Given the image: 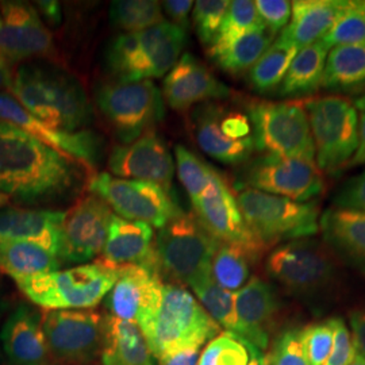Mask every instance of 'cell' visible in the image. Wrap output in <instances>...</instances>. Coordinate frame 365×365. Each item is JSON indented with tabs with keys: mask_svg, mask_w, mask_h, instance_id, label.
Returning <instances> with one entry per match:
<instances>
[{
	"mask_svg": "<svg viewBox=\"0 0 365 365\" xmlns=\"http://www.w3.org/2000/svg\"><path fill=\"white\" fill-rule=\"evenodd\" d=\"M269 365H309L300 342L299 329L289 327L274 337L268 353Z\"/></svg>",
	"mask_w": 365,
	"mask_h": 365,
	"instance_id": "cell-45",
	"label": "cell"
},
{
	"mask_svg": "<svg viewBox=\"0 0 365 365\" xmlns=\"http://www.w3.org/2000/svg\"><path fill=\"white\" fill-rule=\"evenodd\" d=\"M0 119L37 138L54 150L78 158L84 164H95L101 155V140L92 131H69L53 129L29 113L11 93L0 92Z\"/></svg>",
	"mask_w": 365,
	"mask_h": 365,
	"instance_id": "cell-17",
	"label": "cell"
},
{
	"mask_svg": "<svg viewBox=\"0 0 365 365\" xmlns=\"http://www.w3.org/2000/svg\"><path fill=\"white\" fill-rule=\"evenodd\" d=\"M0 345L11 365H54L42 329V312L19 303L0 329Z\"/></svg>",
	"mask_w": 365,
	"mask_h": 365,
	"instance_id": "cell-20",
	"label": "cell"
},
{
	"mask_svg": "<svg viewBox=\"0 0 365 365\" xmlns=\"http://www.w3.org/2000/svg\"><path fill=\"white\" fill-rule=\"evenodd\" d=\"M168 15L170 24L180 27L187 31L190 26V11L194 7V1L191 0H167L161 6Z\"/></svg>",
	"mask_w": 365,
	"mask_h": 365,
	"instance_id": "cell-49",
	"label": "cell"
},
{
	"mask_svg": "<svg viewBox=\"0 0 365 365\" xmlns=\"http://www.w3.org/2000/svg\"><path fill=\"white\" fill-rule=\"evenodd\" d=\"M319 230L329 249L365 276V214L330 207L321 214Z\"/></svg>",
	"mask_w": 365,
	"mask_h": 365,
	"instance_id": "cell-26",
	"label": "cell"
},
{
	"mask_svg": "<svg viewBox=\"0 0 365 365\" xmlns=\"http://www.w3.org/2000/svg\"><path fill=\"white\" fill-rule=\"evenodd\" d=\"M164 280L156 268L128 265L118 269L114 287L106 297L111 315L140 325L156 310Z\"/></svg>",
	"mask_w": 365,
	"mask_h": 365,
	"instance_id": "cell-18",
	"label": "cell"
},
{
	"mask_svg": "<svg viewBox=\"0 0 365 365\" xmlns=\"http://www.w3.org/2000/svg\"><path fill=\"white\" fill-rule=\"evenodd\" d=\"M140 54V33H123L113 39L106 53L110 72L119 81H129Z\"/></svg>",
	"mask_w": 365,
	"mask_h": 365,
	"instance_id": "cell-42",
	"label": "cell"
},
{
	"mask_svg": "<svg viewBox=\"0 0 365 365\" xmlns=\"http://www.w3.org/2000/svg\"><path fill=\"white\" fill-rule=\"evenodd\" d=\"M365 165V113L359 114V144L346 168Z\"/></svg>",
	"mask_w": 365,
	"mask_h": 365,
	"instance_id": "cell-52",
	"label": "cell"
},
{
	"mask_svg": "<svg viewBox=\"0 0 365 365\" xmlns=\"http://www.w3.org/2000/svg\"><path fill=\"white\" fill-rule=\"evenodd\" d=\"M187 31L168 21L140 31V54L129 81L161 78L179 61Z\"/></svg>",
	"mask_w": 365,
	"mask_h": 365,
	"instance_id": "cell-23",
	"label": "cell"
},
{
	"mask_svg": "<svg viewBox=\"0 0 365 365\" xmlns=\"http://www.w3.org/2000/svg\"><path fill=\"white\" fill-rule=\"evenodd\" d=\"M220 242L197 221L182 212L163 226L155 238L157 269L168 283L192 287L211 277V260Z\"/></svg>",
	"mask_w": 365,
	"mask_h": 365,
	"instance_id": "cell-4",
	"label": "cell"
},
{
	"mask_svg": "<svg viewBox=\"0 0 365 365\" xmlns=\"http://www.w3.org/2000/svg\"><path fill=\"white\" fill-rule=\"evenodd\" d=\"M61 261L38 245L0 238V269L14 280L58 271Z\"/></svg>",
	"mask_w": 365,
	"mask_h": 365,
	"instance_id": "cell-32",
	"label": "cell"
},
{
	"mask_svg": "<svg viewBox=\"0 0 365 365\" xmlns=\"http://www.w3.org/2000/svg\"><path fill=\"white\" fill-rule=\"evenodd\" d=\"M331 202L333 207L365 214V170L344 182Z\"/></svg>",
	"mask_w": 365,
	"mask_h": 365,
	"instance_id": "cell-47",
	"label": "cell"
},
{
	"mask_svg": "<svg viewBox=\"0 0 365 365\" xmlns=\"http://www.w3.org/2000/svg\"><path fill=\"white\" fill-rule=\"evenodd\" d=\"M218 103L207 102L199 106L192 115V128L199 148L214 160L227 165L247 163L255 152L253 137L242 141L227 138L220 128Z\"/></svg>",
	"mask_w": 365,
	"mask_h": 365,
	"instance_id": "cell-28",
	"label": "cell"
},
{
	"mask_svg": "<svg viewBox=\"0 0 365 365\" xmlns=\"http://www.w3.org/2000/svg\"><path fill=\"white\" fill-rule=\"evenodd\" d=\"M3 274V272H1V269H0V274Z\"/></svg>",
	"mask_w": 365,
	"mask_h": 365,
	"instance_id": "cell-62",
	"label": "cell"
},
{
	"mask_svg": "<svg viewBox=\"0 0 365 365\" xmlns=\"http://www.w3.org/2000/svg\"><path fill=\"white\" fill-rule=\"evenodd\" d=\"M10 298L7 294V289L4 287V284L0 282V321L4 318V315L9 312L10 309Z\"/></svg>",
	"mask_w": 365,
	"mask_h": 365,
	"instance_id": "cell-56",
	"label": "cell"
},
{
	"mask_svg": "<svg viewBox=\"0 0 365 365\" xmlns=\"http://www.w3.org/2000/svg\"><path fill=\"white\" fill-rule=\"evenodd\" d=\"M353 105H354L357 110H360L361 113L363 111L365 113V93L360 95L359 98H356V101H353Z\"/></svg>",
	"mask_w": 365,
	"mask_h": 365,
	"instance_id": "cell-57",
	"label": "cell"
},
{
	"mask_svg": "<svg viewBox=\"0 0 365 365\" xmlns=\"http://www.w3.org/2000/svg\"><path fill=\"white\" fill-rule=\"evenodd\" d=\"M175 157L178 164L179 180L191 197V202L195 203L197 199H200L207 192L218 172L212 170L184 145L175 146Z\"/></svg>",
	"mask_w": 365,
	"mask_h": 365,
	"instance_id": "cell-39",
	"label": "cell"
},
{
	"mask_svg": "<svg viewBox=\"0 0 365 365\" xmlns=\"http://www.w3.org/2000/svg\"><path fill=\"white\" fill-rule=\"evenodd\" d=\"M230 88L191 53H184L163 81V96L176 111L225 99L230 96Z\"/></svg>",
	"mask_w": 365,
	"mask_h": 365,
	"instance_id": "cell-21",
	"label": "cell"
},
{
	"mask_svg": "<svg viewBox=\"0 0 365 365\" xmlns=\"http://www.w3.org/2000/svg\"><path fill=\"white\" fill-rule=\"evenodd\" d=\"M255 262L247 250L220 242L211 260V279L223 289L237 292L248 283Z\"/></svg>",
	"mask_w": 365,
	"mask_h": 365,
	"instance_id": "cell-35",
	"label": "cell"
},
{
	"mask_svg": "<svg viewBox=\"0 0 365 365\" xmlns=\"http://www.w3.org/2000/svg\"><path fill=\"white\" fill-rule=\"evenodd\" d=\"M298 49L276 37L260 60L249 71V84L259 93L277 91Z\"/></svg>",
	"mask_w": 365,
	"mask_h": 365,
	"instance_id": "cell-34",
	"label": "cell"
},
{
	"mask_svg": "<svg viewBox=\"0 0 365 365\" xmlns=\"http://www.w3.org/2000/svg\"><path fill=\"white\" fill-rule=\"evenodd\" d=\"M96 260L117 271L128 265H144L157 269L152 226L113 215L105 248Z\"/></svg>",
	"mask_w": 365,
	"mask_h": 365,
	"instance_id": "cell-22",
	"label": "cell"
},
{
	"mask_svg": "<svg viewBox=\"0 0 365 365\" xmlns=\"http://www.w3.org/2000/svg\"><path fill=\"white\" fill-rule=\"evenodd\" d=\"M349 324L352 329L351 333L356 351L365 357V307L353 310L349 314Z\"/></svg>",
	"mask_w": 365,
	"mask_h": 365,
	"instance_id": "cell-50",
	"label": "cell"
},
{
	"mask_svg": "<svg viewBox=\"0 0 365 365\" xmlns=\"http://www.w3.org/2000/svg\"><path fill=\"white\" fill-rule=\"evenodd\" d=\"M265 271L288 295L310 304L327 302L339 288L334 253L312 238L276 247L267 257Z\"/></svg>",
	"mask_w": 365,
	"mask_h": 365,
	"instance_id": "cell-3",
	"label": "cell"
},
{
	"mask_svg": "<svg viewBox=\"0 0 365 365\" xmlns=\"http://www.w3.org/2000/svg\"><path fill=\"white\" fill-rule=\"evenodd\" d=\"M257 13L265 26L279 34L287 26L292 11V1L287 0H257L255 1Z\"/></svg>",
	"mask_w": 365,
	"mask_h": 365,
	"instance_id": "cell-48",
	"label": "cell"
},
{
	"mask_svg": "<svg viewBox=\"0 0 365 365\" xmlns=\"http://www.w3.org/2000/svg\"><path fill=\"white\" fill-rule=\"evenodd\" d=\"M9 200H10V197L7 195H4V194H1L0 192V209H3L7 203H9Z\"/></svg>",
	"mask_w": 365,
	"mask_h": 365,
	"instance_id": "cell-59",
	"label": "cell"
},
{
	"mask_svg": "<svg viewBox=\"0 0 365 365\" xmlns=\"http://www.w3.org/2000/svg\"><path fill=\"white\" fill-rule=\"evenodd\" d=\"M96 105L125 144L140 138L164 115L161 93L150 80L107 83L96 91Z\"/></svg>",
	"mask_w": 365,
	"mask_h": 365,
	"instance_id": "cell-9",
	"label": "cell"
},
{
	"mask_svg": "<svg viewBox=\"0 0 365 365\" xmlns=\"http://www.w3.org/2000/svg\"><path fill=\"white\" fill-rule=\"evenodd\" d=\"M113 210L96 195L81 197L64 214L58 260L68 264H88L105 248Z\"/></svg>",
	"mask_w": 365,
	"mask_h": 365,
	"instance_id": "cell-13",
	"label": "cell"
},
{
	"mask_svg": "<svg viewBox=\"0 0 365 365\" xmlns=\"http://www.w3.org/2000/svg\"><path fill=\"white\" fill-rule=\"evenodd\" d=\"M333 329V348L327 365H349L357 351L353 344L352 333L345 321L339 317L329 318Z\"/></svg>",
	"mask_w": 365,
	"mask_h": 365,
	"instance_id": "cell-46",
	"label": "cell"
},
{
	"mask_svg": "<svg viewBox=\"0 0 365 365\" xmlns=\"http://www.w3.org/2000/svg\"><path fill=\"white\" fill-rule=\"evenodd\" d=\"M191 289L206 313L229 333L238 334V319L235 313V294L220 287L211 277L196 283Z\"/></svg>",
	"mask_w": 365,
	"mask_h": 365,
	"instance_id": "cell-37",
	"label": "cell"
},
{
	"mask_svg": "<svg viewBox=\"0 0 365 365\" xmlns=\"http://www.w3.org/2000/svg\"><path fill=\"white\" fill-rule=\"evenodd\" d=\"M63 211L53 210L0 209V238L38 245L58 255Z\"/></svg>",
	"mask_w": 365,
	"mask_h": 365,
	"instance_id": "cell-25",
	"label": "cell"
},
{
	"mask_svg": "<svg viewBox=\"0 0 365 365\" xmlns=\"http://www.w3.org/2000/svg\"><path fill=\"white\" fill-rule=\"evenodd\" d=\"M101 359L103 365H155V359L137 324L105 317V334Z\"/></svg>",
	"mask_w": 365,
	"mask_h": 365,
	"instance_id": "cell-29",
	"label": "cell"
},
{
	"mask_svg": "<svg viewBox=\"0 0 365 365\" xmlns=\"http://www.w3.org/2000/svg\"><path fill=\"white\" fill-rule=\"evenodd\" d=\"M349 6L351 1L346 0L292 1L289 22L277 38L300 51L324 38Z\"/></svg>",
	"mask_w": 365,
	"mask_h": 365,
	"instance_id": "cell-24",
	"label": "cell"
},
{
	"mask_svg": "<svg viewBox=\"0 0 365 365\" xmlns=\"http://www.w3.org/2000/svg\"><path fill=\"white\" fill-rule=\"evenodd\" d=\"M117 277V269L95 260L15 283L27 299L43 310H83L105 299Z\"/></svg>",
	"mask_w": 365,
	"mask_h": 365,
	"instance_id": "cell-5",
	"label": "cell"
},
{
	"mask_svg": "<svg viewBox=\"0 0 365 365\" xmlns=\"http://www.w3.org/2000/svg\"><path fill=\"white\" fill-rule=\"evenodd\" d=\"M255 149L264 155L315 161L310 122L303 102H253L248 107Z\"/></svg>",
	"mask_w": 365,
	"mask_h": 365,
	"instance_id": "cell-8",
	"label": "cell"
},
{
	"mask_svg": "<svg viewBox=\"0 0 365 365\" xmlns=\"http://www.w3.org/2000/svg\"><path fill=\"white\" fill-rule=\"evenodd\" d=\"M329 48L365 45V9L361 0H351L349 9L322 38Z\"/></svg>",
	"mask_w": 365,
	"mask_h": 365,
	"instance_id": "cell-41",
	"label": "cell"
},
{
	"mask_svg": "<svg viewBox=\"0 0 365 365\" xmlns=\"http://www.w3.org/2000/svg\"><path fill=\"white\" fill-rule=\"evenodd\" d=\"M249 363L248 365H269L268 360V353L262 352L259 348H256L255 345L249 344Z\"/></svg>",
	"mask_w": 365,
	"mask_h": 365,
	"instance_id": "cell-55",
	"label": "cell"
},
{
	"mask_svg": "<svg viewBox=\"0 0 365 365\" xmlns=\"http://www.w3.org/2000/svg\"><path fill=\"white\" fill-rule=\"evenodd\" d=\"M138 327L156 361L173 353L202 349L222 330L195 297L175 283H164L156 310Z\"/></svg>",
	"mask_w": 365,
	"mask_h": 365,
	"instance_id": "cell-2",
	"label": "cell"
},
{
	"mask_svg": "<svg viewBox=\"0 0 365 365\" xmlns=\"http://www.w3.org/2000/svg\"><path fill=\"white\" fill-rule=\"evenodd\" d=\"M38 7L53 24H58L61 21V10L57 1H38Z\"/></svg>",
	"mask_w": 365,
	"mask_h": 365,
	"instance_id": "cell-53",
	"label": "cell"
},
{
	"mask_svg": "<svg viewBox=\"0 0 365 365\" xmlns=\"http://www.w3.org/2000/svg\"><path fill=\"white\" fill-rule=\"evenodd\" d=\"M108 170L120 179L153 182L168 194L172 192L173 158L153 130L146 131L130 144L115 148L108 158Z\"/></svg>",
	"mask_w": 365,
	"mask_h": 365,
	"instance_id": "cell-16",
	"label": "cell"
},
{
	"mask_svg": "<svg viewBox=\"0 0 365 365\" xmlns=\"http://www.w3.org/2000/svg\"><path fill=\"white\" fill-rule=\"evenodd\" d=\"M304 103L321 172L337 175L345 170L359 144V113L349 98L325 95Z\"/></svg>",
	"mask_w": 365,
	"mask_h": 365,
	"instance_id": "cell-7",
	"label": "cell"
},
{
	"mask_svg": "<svg viewBox=\"0 0 365 365\" xmlns=\"http://www.w3.org/2000/svg\"><path fill=\"white\" fill-rule=\"evenodd\" d=\"M194 25L196 34L202 43L211 46L217 38L222 26L223 18L229 9L227 0H199L194 3Z\"/></svg>",
	"mask_w": 365,
	"mask_h": 365,
	"instance_id": "cell-44",
	"label": "cell"
},
{
	"mask_svg": "<svg viewBox=\"0 0 365 365\" xmlns=\"http://www.w3.org/2000/svg\"><path fill=\"white\" fill-rule=\"evenodd\" d=\"M277 34L268 26H261L247 36L237 39L230 46L211 56V58L225 72L240 75L255 66L261 56L274 43Z\"/></svg>",
	"mask_w": 365,
	"mask_h": 365,
	"instance_id": "cell-33",
	"label": "cell"
},
{
	"mask_svg": "<svg viewBox=\"0 0 365 365\" xmlns=\"http://www.w3.org/2000/svg\"><path fill=\"white\" fill-rule=\"evenodd\" d=\"M6 356H4V353H3V349H1V345H0V365H6Z\"/></svg>",
	"mask_w": 365,
	"mask_h": 365,
	"instance_id": "cell-60",
	"label": "cell"
},
{
	"mask_svg": "<svg viewBox=\"0 0 365 365\" xmlns=\"http://www.w3.org/2000/svg\"><path fill=\"white\" fill-rule=\"evenodd\" d=\"M200 349H187L158 360V365H197Z\"/></svg>",
	"mask_w": 365,
	"mask_h": 365,
	"instance_id": "cell-51",
	"label": "cell"
},
{
	"mask_svg": "<svg viewBox=\"0 0 365 365\" xmlns=\"http://www.w3.org/2000/svg\"><path fill=\"white\" fill-rule=\"evenodd\" d=\"M249 357L248 341L223 331L206 344L197 365H248Z\"/></svg>",
	"mask_w": 365,
	"mask_h": 365,
	"instance_id": "cell-40",
	"label": "cell"
},
{
	"mask_svg": "<svg viewBox=\"0 0 365 365\" xmlns=\"http://www.w3.org/2000/svg\"><path fill=\"white\" fill-rule=\"evenodd\" d=\"M299 337L309 365H327L333 348V329L329 319L299 329Z\"/></svg>",
	"mask_w": 365,
	"mask_h": 365,
	"instance_id": "cell-43",
	"label": "cell"
},
{
	"mask_svg": "<svg viewBox=\"0 0 365 365\" xmlns=\"http://www.w3.org/2000/svg\"><path fill=\"white\" fill-rule=\"evenodd\" d=\"M88 190L128 221L148 223L161 229L182 214L175 199L153 182L115 178L102 172L92 176Z\"/></svg>",
	"mask_w": 365,
	"mask_h": 365,
	"instance_id": "cell-10",
	"label": "cell"
},
{
	"mask_svg": "<svg viewBox=\"0 0 365 365\" xmlns=\"http://www.w3.org/2000/svg\"><path fill=\"white\" fill-rule=\"evenodd\" d=\"M11 64H9L6 60L0 58V92L4 90H10L13 83V69Z\"/></svg>",
	"mask_w": 365,
	"mask_h": 365,
	"instance_id": "cell-54",
	"label": "cell"
},
{
	"mask_svg": "<svg viewBox=\"0 0 365 365\" xmlns=\"http://www.w3.org/2000/svg\"><path fill=\"white\" fill-rule=\"evenodd\" d=\"M192 206L197 221L218 242L242 248L255 260H260L267 247L249 229L235 192L220 173L207 192Z\"/></svg>",
	"mask_w": 365,
	"mask_h": 365,
	"instance_id": "cell-14",
	"label": "cell"
},
{
	"mask_svg": "<svg viewBox=\"0 0 365 365\" xmlns=\"http://www.w3.org/2000/svg\"><path fill=\"white\" fill-rule=\"evenodd\" d=\"M349 365H365V357H363L361 354H356V357L353 359L352 363Z\"/></svg>",
	"mask_w": 365,
	"mask_h": 365,
	"instance_id": "cell-58",
	"label": "cell"
},
{
	"mask_svg": "<svg viewBox=\"0 0 365 365\" xmlns=\"http://www.w3.org/2000/svg\"><path fill=\"white\" fill-rule=\"evenodd\" d=\"M265 24L261 21L255 1L235 0L230 1L229 9L223 18L217 38L209 46L210 57L226 49L237 39L247 36L250 31L260 29Z\"/></svg>",
	"mask_w": 365,
	"mask_h": 365,
	"instance_id": "cell-36",
	"label": "cell"
},
{
	"mask_svg": "<svg viewBox=\"0 0 365 365\" xmlns=\"http://www.w3.org/2000/svg\"><path fill=\"white\" fill-rule=\"evenodd\" d=\"M235 294V313L238 319V337L255 345L262 352L269 346L282 302L271 283L253 276Z\"/></svg>",
	"mask_w": 365,
	"mask_h": 365,
	"instance_id": "cell-19",
	"label": "cell"
},
{
	"mask_svg": "<svg viewBox=\"0 0 365 365\" xmlns=\"http://www.w3.org/2000/svg\"><path fill=\"white\" fill-rule=\"evenodd\" d=\"M52 51V33L34 6L15 0L0 3V58L13 66Z\"/></svg>",
	"mask_w": 365,
	"mask_h": 365,
	"instance_id": "cell-15",
	"label": "cell"
},
{
	"mask_svg": "<svg viewBox=\"0 0 365 365\" xmlns=\"http://www.w3.org/2000/svg\"><path fill=\"white\" fill-rule=\"evenodd\" d=\"M235 199L249 229L267 248L319 232L322 211L318 200L302 203L245 185L238 187Z\"/></svg>",
	"mask_w": 365,
	"mask_h": 365,
	"instance_id": "cell-6",
	"label": "cell"
},
{
	"mask_svg": "<svg viewBox=\"0 0 365 365\" xmlns=\"http://www.w3.org/2000/svg\"><path fill=\"white\" fill-rule=\"evenodd\" d=\"M110 18L126 33H140L163 24V7L155 0H117L111 3Z\"/></svg>",
	"mask_w": 365,
	"mask_h": 365,
	"instance_id": "cell-38",
	"label": "cell"
},
{
	"mask_svg": "<svg viewBox=\"0 0 365 365\" xmlns=\"http://www.w3.org/2000/svg\"><path fill=\"white\" fill-rule=\"evenodd\" d=\"M242 182L249 188L302 203L314 202L325 190L317 163L299 157H257L245 167Z\"/></svg>",
	"mask_w": 365,
	"mask_h": 365,
	"instance_id": "cell-12",
	"label": "cell"
},
{
	"mask_svg": "<svg viewBox=\"0 0 365 365\" xmlns=\"http://www.w3.org/2000/svg\"><path fill=\"white\" fill-rule=\"evenodd\" d=\"M80 173L73 158L0 119V192L22 203L69 195Z\"/></svg>",
	"mask_w": 365,
	"mask_h": 365,
	"instance_id": "cell-1",
	"label": "cell"
},
{
	"mask_svg": "<svg viewBox=\"0 0 365 365\" xmlns=\"http://www.w3.org/2000/svg\"><path fill=\"white\" fill-rule=\"evenodd\" d=\"M361 4H363V7L365 9V0H361Z\"/></svg>",
	"mask_w": 365,
	"mask_h": 365,
	"instance_id": "cell-61",
	"label": "cell"
},
{
	"mask_svg": "<svg viewBox=\"0 0 365 365\" xmlns=\"http://www.w3.org/2000/svg\"><path fill=\"white\" fill-rule=\"evenodd\" d=\"M324 88L337 95L365 92V45L337 46L329 52Z\"/></svg>",
	"mask_w": 365,
	"mask_h": 365,
	"instance_id": "cell-31",
	"label": "cell"
},
{
	"mask_svg": "<svg viewBox=\"0 0 365 365\" xmlns=\"http://www.w3.org/2000/svg\"><path fill=\"white\" fill-rule=\"evenodd\" d=\"M48 101L58 130L80 131L92 120V107L78 80L53 68H42Z\"/></svg>",
	"mask_w": 365,
	"mask_h": 365,
	"instance_id": "cell-27",
	"label": "cell"
},
{
	"mask_svg": "<svg viewBox=\"0 0 365 365\" xmlns=\"http://www.w3.org/2000/svg\"><path fill=\"white\" fill-rule=\"evenodd\" d=\"M42 329L54 365H90L102 352L105 317L91 310L42 312Z\"/></svg>",
	"mask_w": 365,
	"mask_h": 365,
	"instance_id": "cell-11",
	"label": "cell"
},
{
	"mask_svg": "<svg viewBox=\"0 0 365 365\" xmlns=\"http://www.w3.org/2000/svg\"><path fill=\"white\" fill-rule=\"evenodd\" d=\"M330 48L321 39L297 52L277 93L283 98H309L324 87Z\"/></svg>",
	"mask_w": 365,
	"mask_h": 365,
	"instance_id": "cell-30",
	"label": "cell"
}]
</instances>
